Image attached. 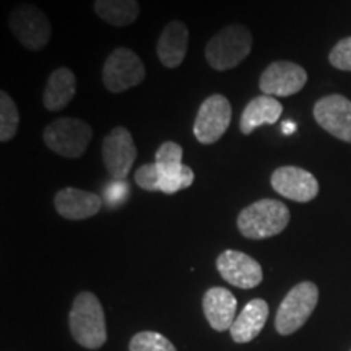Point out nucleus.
Returning a JSON list of instances; mask_svg holds the SVG:
<instances>
[{
    "label": "nucleus",
    "mask_w": 351,
    "mask_h": 351,
    "mask_svg": "<svg viewBox=\"0 0 351 351\" xmlns=\"http://www.w3.org/2000/svg\"><path fill=\"white\" fill-rule=\"evenodd\" d=\"M69 327L73 340L86 350H98L106 343V315L96 295L82 291L69 314Z\"/></svg>",
    "instance_id": "1"
},
{
    "label": "nucleus",
    "mask_w": 351,
    "mask_h": 351,
    "mask_svg": "<svg viewBox=\"0 0 351 351\" xmlns=\"http://www.w3.org/2000/svg\"><path fill=\"white\" fill-rule=\"evenodd\" d=\"M254 38L251 29L241 23H232L219 29L205 46V59L217 72H226L243 62L251 54Z\"/></svg>",
    "instance_id": "2"
},
{
    "label": "nucleus",
    "mask_w": 351,
    "mask_h": 351,
    "mask_svg": "<svg viewBox=\"0 0 351 351\" xmlns=\"http://www.w3.org/2000/svg\"><path fill=\"white\" fill-rule=\"evenodd\" d=\"M289 213L288 207L275 199H262L247 205L241 210L238 217V230L244 238L261 241L274 238L288 226Z\"/></svg>",
    "instance_id": "3"
},
{
    "label": "nucleus",
    "mask_w": 351,
    "mask_h": 351,
    "mask_svg": "<svg viewBox=\"0 0 351 351\" xmlns=\"http://www.w3.org/2000/svg\"><path fill=\"white\" fill-rule=\"evenodd\" d=\"M91 138H93L91 125L77 117H59L46 125L43 132L44 143L51 152L72 160L85 155Z\"/></svg>",
    "instance_id": "4"
},
{
    "label": "nucleus",
    "mask_w": 351,
    "mask_h": 351,
    "mask_svg": "<svg viewBox=\"0 0 351 351\" xmlns=\"http://www.w3.org/2000/svg\"><path fill=\"white\" fill-rule=\"evenodd\" d=\"M319 302V288L313 282H301L288 291L278 306L275 328L280 335H291L304 326Z\"/></svg>",
    "instance_id": "5"
},
{
    "label": "nucleus",
    "mask_w": 351,
    "mask_h": 351,
    "mask_svg": "<svg viewBox=\"0 0 351 351\" xmlns=\"http://www.w3.org/2000/svg\"><path fill=\"white\" fill-rule=\"evenodd\" d=\"M8 25L21 46L28 51H41L51 39V21L41 8L33 3H20L10 13Z\"/></svg>",
    "instance_id": "6"
},
{
    "label": "nucleus",
    "mask_w": 351,
    "mask_h": 351,
    "mask_svg": "<svg viewBox=\"0 0 351 351\" xmlns=\"http://www.w3.org/2000/svg\"><path fill=\"white\" fill-rule=\"evenodd\" d=\"M147 77L143 60L129 47H117L103 65V83L111 93H122L138 86Z\"/></svg>",
    "instance_id": "7"
},
{
    "label": "nucleus",
    "mask_w": 351,
    "mask_h": 351,
    "mask_svg": "<svg viewBox=\"0 0 351 351\" xmlns=\"http://www.w3.org/2000/svg\"><path fill=\"white\" fill-rule=\"evenodd\" d=\"M231 103L226 96L212 95L200 104L194 122V135L202 145L217 143L230 129Z\"/></svg>",
    "instance_id": "8"
},
{
    "label": "nucleus",
    "mask_w": 351,
    "mask_h": 351,
    "mask_svg": "<svg viewBox=\"0 0 351 351\" xmlns=\"http://www.w3.org/2000/svg\"><path fill=\"white\" fill-rule=\"evenodd\" d=\"M101 155L106 171L114 181H125L138 152L130 132L125 127H114L103 140Z\"/></svg>",
    "instance_id": "9"
},
{
    "label": "nucleus",
    "mask_w": 351,
    "mask_h": 351,
    "mask_svg": "<svg viewBox=\"0 0 351 351\" xmlns=\"http://www.w3.org/2000/svg\"><path fill=\"white\" fill-rule=\"evenodd\" d=\"M307 83V72L301 65L289 60H276L263 70L258 88L263 95L287 98L300 93Z\"/></svg>",
    "instance_id": "10"
},
{
    "label": "nucleus",
    "mask_w": 351,
    "mask_h": 351,
    "mask_svg": "<svg viewBox=\"0 0 351 351\" xmlns=\"http://www.w3.org/2000/svg\"><path fill=\"white\" fill-rule=\"evenodd\" d=\"M314 119L324 130L341 142L351 143V101L341 95H328L314 104Z\"/></svg>",
    "instance_id": "11"
},
{
    "label": "nucleus",
    "mask_w": 351,
    "mask_h": 351,
    "mask_svg": "<svg viewBox=\"0 0 351 351\" xmlns=\"http://www.w3.org/2000/svg\"><path fill=\"white\" fill-rule=\"evenodd\" d=\"M217 269L225 282L241 289L256 288L263 280L262 267L256 258L231 249L219 254Z\"/></svg>",
    "instance_id": "12"
},
{
    "label": "nucleus",
    "mask_w": 351,
    "mask_h": 351,
    "mask_svg": "<svg viewBox=\"0 0 351 351\" xmlns=\"http://www.w3.org/2000/svg\"><path fill=\"white\" fill-rule=\"evenodd\" d=\"M270 184L276 194L300 204L314 200L319 194L317 179L300 166H282L275 169Z\"/></svg>",
    "instance_id": "13"
},
{
    "label": "nucleus",
    "mask_w": 351,
    "mask_h": 351,
    "mask_svg": "<svg viewBox=\"0 0 351 351\" xmlns=\"http://www.w3.org/2000/svg\"><path fill=\"white\" fill-rule=\"evenodd\" d=\"M103 207L98 194L75 187H64L54 197V208L60 217L72 221H80L95 217Z\"/></svg>",
    "instance_id": "14"
},
{
    "label": "nucleus",
    "mask_w": 351,
    "mask_h": 351,
    "mask_svg": "<svg viewBox=\"0 0 351 351\" xmlns=\"http://www.w3.org/2000/svg\"><path fill=\"white\" fill-rule=\"evenodd\" d=\"M204 314L207 317L210 327L217 332L230 330L238 315V301L230 289L213 287L205 291L202 300Z\"/></svg>",
    "instance_id": "15"
},
{
    "label": "nucleus",
    "mask_w": 351,
    "mask_h": 351,
    "mask_svg": "<svg viewBox=\"0 0 351 351\" xmlns=\"http://www.w3.org/2000/svg\"><path fill=\"white\" fill-rule=\"evenodd\" d=\"M189 49V28L181 20H171L156 43V56L166 69H178Z\"/></svg>",
    "instance_id": "16"
},
{
    "label": "nucleus",
    "mask_w": 351,
    "mask_h": 351,
    "mask_svg": "<svg viewBox=\"0 0 351 351\" xmlns=\"http://www.w3.org/2000/svg\"><path fill=\"white\" fill-rule=\"evenodd\" d=\"M267 319H269L267 301L261 298L249 301L230 328L231 339L236 343H249L258 337V333L265 327Z\"/></svg>",
    "instance_id": "17"
},
{
    "label": "nucleus",
    "mask_w": 351,
    "mask_h": 351,
    "mask_svg": "<svg viewBox=\"0 0 351 351\" xmlns=\"http://www.w3.org/2000/svg\"><path fill=\"white\" fill-rule=\"evenodd\" d=\"M283 112V106L274 96L261 95L251 99L239 119V129L244 135H251L262 125L276 124Z\"/></svg>",
    "instance_id": "18"
},
{
    "label": "nucleus",
    "mask_w": 351,
    "mask_h": 351,
    "mask_svg": "<svg viewBox=\"0 0 351 351\" xmlns=\"http://www.w3.org/2000/svg\"><path fill=\"white\" fill-rule=\"evenodd\" d=\"M77 91L75 73L67 67H59L51 73L43 95V104L47 111L57 112L67 108Z\"/></svg>",
    "instance_id": "19"
},
{
    "label": "nucleus",
    "mask_w": 351,
    "mask_h": 351,
    "mask_svg": "<svg viewBox=\"0 0 351 351\" xmlns=\"http://www.w3.org/2000/svg\"><path fill=\"white\" fill-rule=\"evenodd\" d=\"M93 10L101 20L116 28L134 25L140 15L137 0H95Z\"/></svg>",
    "instance_id": "20"
},
{
    "label": "nucleus",
    "mask_w": 351,
    "mask_h": 351,
    "mask_svg": "<svg viewBox=\"0 0 351 351\" xmlns=\"http://www.w3.org/2000/svg\"><path fill=\"white\" fill-rule=\"evenodd\" d=\"M194 171L187 165H181L179 168H161V166H158V192H163V194L173 195L182 189L191 187L194 184Z\"/></svg>",
    "instance_id": "21"
},
{
    "label": "nucleus",
    "mask_w": 351,
    "mask_h": 351,
    "mask_svg": "<svg viewBox=\"0 0 351 351\" xmlns=\"http://www.w3.org/2000/svg\"><path fill=\"white\" fill-rule=\"evenodd\" d=\"M20 127V112L15 101L7 91H0V142L7 143L15 138Z\"/></svg>",
    "instance_id": "22"
},
{
    "label": "nucleus",
    "mask_w": 351,
    "mask_h": 351,
    "mask_svg": "<svg viewBox=\"0 0 351 351\" xmlns=\"http://www.w3.org/2000/svg\"><path fill=\"white\" fill-rule=\"evenodd\" d=\"M129 351H178L173 341L158 332H140L132 337Z\"/></svg>",
    "instance_id": "23"
},
{
    "label": "nucleus",
    "mask_w": 351,
    "mask_h": 351,
    "mask_svg": "<svg viewBox=\"0 0 351 351\" xmlns=\"http://www.w3.org/2000/svg\"><path fill=\"white\" fill-rule=\"evenodd\" d=\"M184 150L179 143L165 142L158 147L155 153V163L161 168H179L182 163Z\"/></svg>",
    "instance_id": "24"
},
{
    "label": "nucleus",
    "mask_w": 351,
    "mask_h": 351,
    "mask_svg": "<svg viewBox=\"0 0 351 351\" xmlns=\"http://www.w3.org/2000/svg\"><path fill=\"white\" fill-rule=\"evenodd\" d=\"M328 60L335 69L351 72V36L341 39L333 46L328 54Z\"/></svg>",
    "instance_id": "25"
},
{
    "label": "nucleus",
    "mask_w": 351,
    "mask_h": 351,
    "mask_svg": "<svg viewBox=\"0 0 351 351\" xmlns=\"http://www.w3.org/2000/svg\"><path fill=\"white\" fill-rule=\"evenodd\" d=\"M135 182L147 192H158V166L156 163H148L140 166L135 173Z\"/></svg>",
    "instance_id": "26"
},
{
    "label": "nucleus",
    "mask_w": 351,
    "mask_h": 351,
    "mask_svg": "<svg viewBox=\"0 0 351 351\" xmlns=\"http://www.w3.org/2000/svg\"><path fill=\"white\" fill-rule=\"evenodd\" d=\"M127 191H129V187H127L125 181H116L114 184H111L106 192L109 202H112V204L121 202L124 199V194H127Z\"/></svg>",
    "instance_id": "27"
},
{
    "label": "nucleus",
    "mask_w": 351,
    "mask_h": 351,
    "mask_svg": "<svg viewBox=\"0 0 351 351\" xmlns=\"http://www.w3.org/2000/svg\"><path fill=\"white\" fill-rule=\"evenodd\" d=\"M296 130V125L291 124V122H285V127H283V132L285 134H291V132Z\"/></svg>",
    "instance_id": "28"
}]
</instances>
